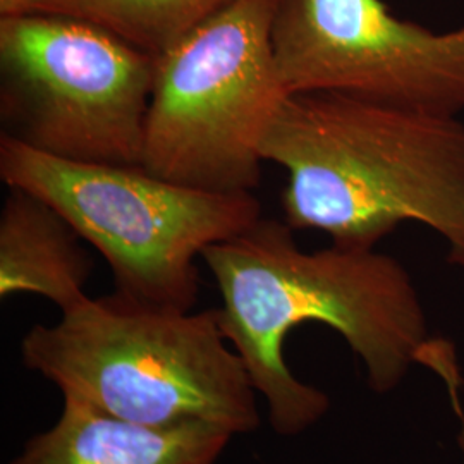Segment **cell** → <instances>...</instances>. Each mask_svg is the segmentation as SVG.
I'll use <instances>...</instances> for the list:
<instances>
[{
	"label": "cell",
	"mask_w": 464,
	"mask_h": 464,
	"mask_svg": "<svg viewBox=\"0 0 464 464\" xmlns=\"http://www.w3.org/2000/svg\"><path fill=\"white\" fill-rule=\"evenodd\" d=\"M293 231L260 218L201 255L222 298V331L281 437H298L331 406L285 363L293 329L316 322L339 332L377 394L396 389L413 363H425L433 344L413 279L394 256L334 243L304 251Z\"/></svg>",
	"instance_id": "6da1fadb"
},
{
	"label": "cell",
	"mask_w": 464,
	"mask_h": 464,
	"mask_svg": "<svg viewBox=\"0 0 464 464\" xmlns=\"http://www.w3.org/2000/svg\"><path fill=\"white\" fill-rule=\"evenodd\" d=\"M262 157L287 170L284 222L375 248L402 222L437 232L464 266V124L335 92L289 95Z\"/></svg>",
	"instance_id": "7a4b0ae2"
},
{
	"label": "cell",
	"mask_w": 464,
	"mask_h": 464,
	"mask_svg": "<svg viewBox=\"0 0 464 464\" xmlns=\"http://www.w3.org/2000/svg\"><path fill=\"white\" fill-rule=\"evenodd\" d=\"M227 343L218 308L167 310L114 291L88 296L57 324H34L19 354L63 398L105 415L147 427L205 421L243 435L262 423L258 394Z\"/></svg>",
	"instance_id": "3957f363"
},
{
	"label": "cell",
	"mask_w": 464,
	"mask_h": 464,
	"mask_svg": "<svg viewBox=\"0 0 464 464\" xmlns=\"http://www.w3.org/2000/svg\"><path fill=\"white\" fill-rule=\"evenodd\" d=\"M0 178L45 199L111 266L116 293L191 312L197 258L262 218L253 193H218L164 179L143 166L72 162L0 134Z\"/></svg>",
	"instance_id": "277c9868"
},
{
	"label": "cell",
	"mask_w": 464,
	"mask_h": 464,
	"mask_svg": "<svg viewBox=\"0 0 464 464\" xmlns=\"http://www.w3.org/2000/svg\"><path fill=\"white\" fill-rule=\"evenodd\" d=\"M279 0H231L157 57L141 166L189 188L253 193L282 100L272 47Z\"/></svg>",
	"instance_id": "5b68a950"
},
{
	"label": "cell",
	"mask_w": 464,
	"mask_h": 464,
	"mask_svg": "<svg viewBox=\"0 0 464 464\" xmlns=\"http://www.w3.org/2000/svg\"><path fill=\"white\" fill-rule=\"evenodd\" d=\"M155 63L78 19L0 16V134L64 160L141 166Z\"/></svg>",
	"instance_id": "8992f818"
},
{
	"label": "cell",
	"mask_w": 464,
	"mask_h": 464,
	"mask_svg": "<svg viewBox=\"0 0 464 464\" xmlns=\"http://www.w3.org/2000/svg\"><path fill=\"white\" fill-rule=\"evenodd\" d=\"M272 47L285 97L335 92L435 116L464 112V26L433 32L383 0H279Z\"/></svg>",
	"instance_id": "52a82bcc"
},
{
	"label": "cell",
	"mask_w": 464,
	"mask_h": 464,
	"mask_svg": "<svg viewBox=\"0 0 464 464\" xmlns=\"http://www.w3.org/2000/svg\"><path fill=\"white\" fill-rule=\"evenodd\" d=\"M231 430L205 421L147 427L64 399L57 421L9 464H217Z\"/></svg>",
	"instance_id": "ba28073f"
},
{
	"label": "cell",
	"mask_w": 464,
	"mask_h": 464,
	"mask_svg": "<svg viewBox=\"0 0 464 464\" xmlns=\"http://www.w3.org/2000/svg\"><path fill=\"white\" fill-rule=\"evenodd\" d=\"M83 241L45 199L9 188L0 210V296L36 295L63 314L78 306L93 272Z\"/></svg>",
	"instance_id": "9c48e42d"
},
{
	"label": "cell",
	"mask_w": 464,
	"mask_h": 464,
	"mask_svg": "<svg viewBox=\"0 0 464 464\" xmlns=\"http://www.w3.org/2000/svg\"><path fill=\"white\" fill-rule=\"evenodd\" d=\"M231 0H30L23 13L71 17L153 57L166 53Z\"/></svg>",
	"instance_id": "30bf717a"
},
{
	"label": "cell",
	"mask_w": 464,
	"mask_h": 464,
	"mask_svg": "<svg viewBox=\"0 0 464 464\" xmlns=\"http://www.w3.org/2000/svg\"><path fill=\"white\" fill-rule=\"evenodd\" d=\"M28 2L30 0H0V16L23 13Z\"/></svg>",
	"instance_id": "8fae6325"
},
{
	"label": "cell",
	"mask_w": 464,
	"mask_h": 464,
	"mask_svg": "<svg viewBox=\"0 0 464 464\" xmlns=\"http://www.w3.org/2000/svg\"><path fill=\"white\" fill-rule=\"evenodd\" d=\"M461 442H463V450H464V427H463V435H461Z\"/></svg>",
	"instance_id": "7c38bea8"
}]
</instances>
